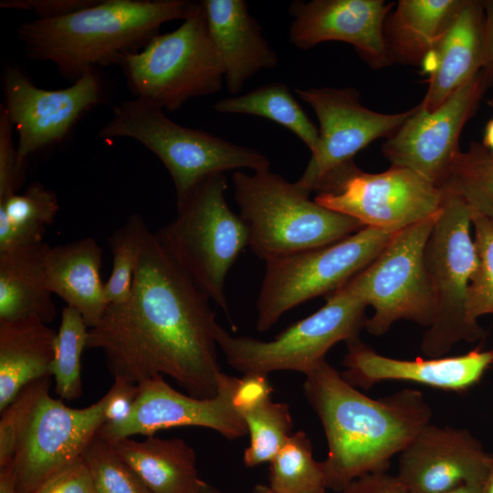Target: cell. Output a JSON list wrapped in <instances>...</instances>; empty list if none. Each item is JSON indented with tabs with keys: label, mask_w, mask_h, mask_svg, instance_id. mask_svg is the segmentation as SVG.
<instances>
[{
	"label": "cell",
	"mask_w": 493,
	"mask_h": 493,
	"mask_svg": "<svg viewBox=\"0 0 493 493\" xmlns=\"http://www.w3.org/2000/svg\"><path fill=\"white\" fill-rule=\"evenodd\" d=\"M210 300L142 219L130 296L107 307L87 348L103 352L113 378L140 383L167 375L188 394L211 398L224 372Z\"/></svg>",
	"instance_id": "1"
},
{
	"label": "cell",
	"mask_w": 493,
	"mask_h": 493,
	"mask_svg": "<svg viewBox=\"0 0 493 493\" xmlns=\"http://www.w3.org/2000/svg\"><path fill=\"white\" fill-rule=\"evenodd\" d=\"M305 375V397L320 418L328 443L322 462L327 488L331 490L341 492L358 477L386 472L392 457L430 423L431 408L418 390L370 398L326 360Z\"/></svg>",
	"instance_id": "2"
},
{
	"label": "cell",
	"mask_w": 493,
	"mask_h": 493,
	"mask_svg": "<svg viewBox=\"0 0 493 493\" xmlns=\"http://www.w3.org/2000/svg\"><path fill=\"white\" fill-rule=\"evenodd\" d=\"M197 2L105 0L54 18L21 24L18 38L32 59L53 64L75 82L97 66L117 64L139 51L163 23L187 18Z\"/></svg>",
	"instance_id": "3"
},
{
	"label": "cell",
	"mask_w": 493,
	"mask_h": 493,
	"mask_svg": "<svg viewBox=\"0 0 493 493\" xmlns=\"http://www.w3.org/2000/svg\"><path fill=\"white\" fill-rule=\"evenodd\" d=\"M234 198L252 251L266 262L335 243L364 226L325 208L296 182L269 169L232 174Z\"/></svg>",
	"instance_id": "4"
},
{
	"label": "cell",
	"mask_w": 493,
	"mask_h": 493,
	"mask_svg": "<svg viewBox=\"0 0 493 493\" xmlns=\"http://www.w3.org/2000/svg\"><path fill=\"white\" fill-rule=\"evenodd\" d=\"M226 189L224 173L202 179L176 201V217L155 234L173 260L231 320L226 278L240 252L249 246V232L229 207Z\"/></svg>",
	"instance_id": "5"
},
{
	"label": "cell",
	"mask_w": 493,
	"mask_h": 493,
	"mask_svg": "<svg viewBox=\"0 0 493 493\" xmlns=\"http://www.w3.org/2000/svg\"><path fill=\"white\" fill-rule=\"evenodd\" d=\"M99 136L131 138L153 152L172 177L176 201L211 174L270 168L268 158L259 151L177 124L163 109L138 98L116 105Z\"/></svg>",
	"instance_id": "6"
},
{
	"label": "cell",
	"mask_w": 493,
	"mask_h": 493,
	"mask_svg": "<svg viewBox=\"0 0 493 493\" xmlns=\"http://www.w3.org/2000/svg\"><path fill=\"white\" fill-rule=\"evenodd\" d=\"M117 64L135 98L169 111L192 98L218 92L225 81L201 1L178 28L156 35L141 51L123 54Z\"/></svg>",
	"instance_id": "7"
},
{
	"label": "cell",
	"mask_w": 493,
	"mask_h": 493,
	"mask_svg": "<svg viewBox=\"0 0 493 493\" xmlns=\"http://www.w3.org/2000/svg\"><path fill=\"white\" fill-rule=\"evenodd\" d=\"M443 191L442 209L425 250L435 309L421 351L430 358L444 356L461 341L473 342L485 336L467 316L468 289L477 264L471 210L460 197Z\"/></svg>",
	"instance_id": "8"
},
{
	"label": "cell",
	"mask_w": 493,
	"mask_h": 493,
	"mask_svg": "<svg viewBox=\"0 0 493 493\" xmlns=\"http://www.w3.org/2000/svg\"><path fill=\"white\" fill-rule=\"evenodd\" d=\"M367 305L348 283L327 296L313 314L290 325L272 341L232 336L219 325L218 349L227 363L244 375L294 371L307 374L325 360L336 343L359 337Z\"/></svg>",
	"instance_id": "9"
},
{
	"label": "cell",
	"mask_w": 493,
	"mask_h": 493,
	"mask_svg": "<svg viewBox=\"0 0 493 493\" xmlns=\"http://www.w3.org/2000/svg\"><path fill=\"white\" fill-rule=\"evenodd\" d=\"M401 229L366 226L330 245L267 261L257 330L266 331L292 308L346 285Z\"/></svg>",
	"instance_id": "10"
},
{
	"label": "cell",
	"mask_w": 493,
	"mask_h": 493,
	"mask_svg": "<svg viewBox=\"0 0 493 493\" xmlns=\"http://www.w3.org/2000/svg\"><path fill=\"white\" fill-rule=\"evenodd\" d=\"M439 213L399 230L348 282L367 307L373 309L364 325L370 334L381 336L402 320L426 328L432 323L435 302L425 250Z\"/></svg>",
	"instance_id": "11"
},
{
	"label": "cell",
	"mask_w": 493,
	"mask_h": 493,
	"mask_svg": "<svg viewBox=\"0 0 493 493\" xmlns=\"http://www.w3.org/2000/svg\"><path fill=\"white\" fill-rule=\"evenodd\" d=\"M314 200L364 227L404 228L437 215L444 191L410 169L391 166L371 173L354 162L327 176Z\"/></svg>",
	"instance_id": "12"
},
{
	"label": "cell",
	"mask_w": 493,
	"mask_h": 493,
	"mask_svg": "<svg viewBox=\"0 0 493 493\" xmlns=\"http://www.w3.org/2000/svg\"><path fill=\"white\" fill-rule=\"evenodd\" d=\"M319 121V144L296 184L311 193L330 174L353 162L369 143L391 136L411 115L413 108L386 114L364 107L351 88L296 89Z\"/></svg>",
	"instance_id": "13"
},
{
	"label": "cell",
	"mask_w": 493,
	"mask_h": 493,
	"mask_svg": "<svg viewBox=\"0 0 493 493\" xmlns=\"http://www.w3.org/2000/svg\"><path fill=\"white\" fill-rule=\"evenodd\" d=\"M488 87L481 70L435 110L427 111L420 104L414 107L383 145L391 166L410 169L442 188L460 151L462 129Z\"/></svg>",
	"instance_id": "14"
},
{
	"label": "cell",
	"mask_w": 493,
	"mask_h": 493,
	"mask_svg": "<svg viewBox=\"0 0 493 493\" xmlns=\"http://www.w3.org/2000/svg\"><path fill=\"white\" fill-rule=\"evenodd\" d=\"M107 393L84 408H72L49 393L40 401L13 462L17 493H30L80 460L105 423Z\"/></svg>",
	"instance_id": "15"
},
{
	"label": "cell",
	"mask_w": 493,
	"mask_h": 493,
	"mask_svg": "<svg viewBox=\"0 0 493 493\" xmlns=\"http://www.w3.org/2000/svg\"><path fill=\"white\" fill-rule=\"evenodd\" d=\"M4 107L16 129V152L26 163L34 152L63 140L77 121L104 99L103 84L95 69L66 89L36 87L16 68L3 77Z\"/></svg>",
	"instance_id": "16"
},
{
	"label": "cell",
	"mask_w": 493,
	"mask_h": 493,
	"mask_svg": "<svg viewBox=\"0 0 493 493\" xmlns=\"http://www.w3.org/2000/svg\"><path fill=\"white\" fill-rule=\"evenodd\" d=\"M239 378L223 374L217 393L211 398L184 394L163 376L142 382L130 417L120 425L104 423L98 435L112 442L134 435H153L158 431L178 426L212 429L233 440L247 434L246 424L233 404Z\"/></svg>",
	"instance_id": "17"
},
{
	"label": "cell",
	"mask_w": 493,
	"mask_h": 493,
	"mask_svg": "<svg viewBox=\"0 0 493 493\" xmlns=\"http://www.w3.org/2000/svg\"><path fill=\"white\" fill-rule=\"evenodd\" d=\"M492 463L493 456L468 431L429 423L400 453L396 477L408 493H442L485 485Z\"/></svg>",
	"instance_id": "18"
},
{
	"label": "cell",
	"mask_w": 493,
	"mask_h": 493,
	"mask_svg": "<svg viewBox=\"0 0 493 493\" xmlns=\"http://www.w3.org/2000/svg\"><path fill=\"white\" fill-rule=\"evenodd\" d=\"M392 5L383 0L293 1L289 42L303 50L326 41L345 42L371 67L383 68L392 62L384 34Z\"/></svg>",
	"instance_id": "19"
},
{
	"label": "cell",
	"mask_w": 493,
	"mask_h": 493,
	"mask_svg": "<svg viewBox=\"0 0 493 493\" xmlns=\"http://www.w3.org/2000/svg\"><path fill=\"white\" fill-rule=\"evenodd\" d=\"M347 343L342 377L365 390L383 381H405L429 387L463 392L476 384L493 365V350L479 348L458 356L402 360L382 355L360 337Z\"/></svg>",
	"instance_id": "20"
},
{
	"label": "cell",
	"mask_w": 493,
	"mask_h": 493,
	"mask_svg": "<svg viewBox=\"0 0 493 493\" xmlns=\"http://www.w3.org/2000/svg\"><path fill=\"white\" fill-rule=\"evenodd\" d=\"M201 3L230 93L237 94L256 73L278 65V55L249 14L246 1L203 0Z\"/></svg>",
	"instance_id": "21"
},
{
	"label": "cell",
	"mask_w": 493,
	"mask_h": 493,
	"mask_svg": "<svg viewBox=\"0 0 493 493\" xmlns=\"http://www.w3.org/2000/svg\"><path fill=\"white\" fill-rule=\"evenodd\" d=\"M484 26L482 2L464 0L435 49L425 58H431V65L428 89L420 103L424 110L432 111L440 107L482 70Z\"/></svg>",
	"instance_id": "22"
},
{
	"label": "cell",
	"mask_w": 493,
	"mask_h": 493,
	"mask_svg": "<svg viewBox=\"0 0 493 493\" xmlns=\"http://www.w3.org/2000/svg\"><path fill=\"white\" fill-rule=\"evenodd\" d=\"M102 249L92 237L50 246L46 260L47 287L76 309L89 328L95 327L109 306L100 278Z\"/></svg>",
	"instance_id": "23"
},
{
	"label": "cell",
	"mask_w": 493,
	"mask_h": 493,
	"mask_svg": "<svg viewBox=\"0 0 493 493\" xmlns=\"http://www.w3.org/2000/svg\"><path fill=\"white\" fill-rule=\"evenodd\" d=\"M56 336L37 316L0 321V412L26 384L51 376Z\"/></svg>",
	"instance_id": "24"
},
{
	"label": "cell",
	"mask_w": 493,
	"mask_h": 493,
	"mask_svg": "<svg viewBox=\"0 0 493 493\" xmlns=\"http://www.w3.org/2000/svg\"><path fill=\"white\" fill-rule=\"evenodd\" d=\"M116 454L152 493H201L194 450L181 438L149 435L110 442Z\"/></svg>",
	"instance_id": "25"
},
{
	"label": "cell",
	"mask_w": 493,
	"mask_h": 493,
	"mask_svg": "<svg viewBox=\"0 0 493 493\" xmlns=\"http://www.w3.org/2000/svg\"><path fill=\"white\" fill-rule=\"evenodd\" d=\"M49 247L42 241L0 252V321L37 316L49 323L55 319L46 276Z\"/></svg>",
	"instance_id": "26"
},
{
	"label": "cell",
	"mask_w": 493,
	"mask_h": 493,
	"mask_svg": "<svg viewBox=\"0 0 493 493\" xmlns=\"http://www.w3.org/2000/svg\"><path fill=\"white\" fill-rule=\"evenodd\" d=\"M464 0H401L385 39L392 61L421 64L435 49Z\"/></svg>",
	"instance_id": "27"
},
{
	"label": "cell",
	"mask_w": 493,
	"mask_h": 493,
	"mask_svg": "<svg viewBox=\"0 0 493 493\" xmlns=\"http://www.w3.org/2000/svg\"><path fill=\"white\" fill-rule=\"evenodd\" d=\"M213 109L219 113L266 118L292 131L307 145L311 154L317 150L319 129L283 82H272L243 95L222 99L213 105Z\"/></svg>",
	"instance_id": "28"
},
{
	"label": "cell",
	"mask_w": 493,
	"mask_h": 493,
	"mask_svg": "<svg viewBox=\"0 0 493 493\" xmlns=\"http://www.w3.org/2000/svg\"><path fill=\"white\" fill-rule=\"evenodd\" d=\"M58 211L57 194L38 182L0 201V252L42 242Z\"/></svg>",
	"instance_id": "29"
},
{
	"label": "cell",
	"mask_w": 493,
	"mask_h": 493,
	"mask_svg": "<svg viewBox=\"0 0 493 493\" xmlns=\"http://www.w3.org/2000/svg\"><path fill=\"white\" fill-rule=\"evenodd\" d=\"M269 463L268 487L276 493H325L323 462L315 460L305 432L292 434Z\"/></svg>",
	"instance_id": "30"
},
{
	"label": "cell",
	"mask_w": 493,
	"mask_h": 493,
	"mask_svg": "<svg viewBox=\"0 0 493 493\" xmlns=\"http://www.w3.org/2000/svg\"><path fill=\"white\" fill-rule=\"evenodd\" d=\"M442 189L493 220V152L478 142L459 151Z\"/></svg>",
	"instance_id": "31"
},
{
	"label": "cell",
	"mask_w": 493,
	"mask_h": 493,
	"mask_svg": "<svg viewBox=\"0 0 493 493\" xmlns=\"http://www.w3.org/2000/svg\"><path fill=\"white\" fill-rule=\"evenodd\" d=\"M88 328L76 309L69 306L63 309L50 370L56 393L61 400L72 401L82 393L80 358L87 348Z\"/></svg>",
	"instance_id": "32"
},
{
	"label": "cell",
	"mask_w": 493,
	"mask_h": 493,
	"mask_svg": "<svg viewBox=\"0 0 493 493\" xmlns=\"http://www.w3.org/2000/svg\"><path fill=\"white\" fill-rule=\"evenodd\" d=\"M240 415L249 435V445L243 456L245 465L254 467L270 462L292 435L293 421L288 404L269 398Z\"/></svg>",
	"instance_id": "33"
},
{
	"label": "cell",
	"mask_w": 493,
	"mask_h": 493,
	"mask_svg": "<svg viewBox=\"0 0 493 493\" xmlns=\"http://www.w3.org/2000/svg\"><path fill=\"white\" fill-rule=\"evenodd\" d=\"M82 459L96 493H152L116 454L110 443L98 434L89 443Z\"/></svg>",
	"instance_id": "34"
},
{
	"label": "cell",
	"mask_w": 493,
	"mask_h": 493,
	"mask_svg": "<svg viewBox=\"0 0 493 493\" xmlns=\"http://www.w3.org/2000/svg\"><path fill=\"white\" fill-rule=\"evenodd\" d=\"M477 264L467 295V316L475 324L486 314H493V220L471 211Z\"/></svg>",
	"instance_id": "35"
},
{
	"label": "cell",
	"mask_w": 493,
	"mask_h": 493,
	"mask_svg": "<svg viewBox=\"0 0 493 493\" xmlns=\"http://www.w3.org/2000/svg\"><path fill=\"white\" fill-rule=\"evenodd\" d=\"M142 219V216L137 214L131 215L109 239L112 267L104 288L109 305L122 303L130 296L138 263L140 226Z\"/></svg>",
	"instance_id": "36"
},
{
	"label": "cell",
	"mask_w": 493,
	"mask_h": 493,
	"mask_svg": "<svg viewBox=\"0 0 493 493\" xmlns=\"http://www.w3.org/2000/svg\"><path fill=\"white\" fill-rule=\"evenodd\" d=\"M50 377L40 378L26 384L1 412L0 467L14 459L40 401L49 393Z\"/></svg>",
	"instance_id": "37"
},
{
	"label": "cell",
	"mask_w": 493,
	"mask_h": 493,
	"mask_svg": "<svg viewBox=\"0 0 493 493\" xmlns=\"http://www.w3.org/2000/svg\"><path fill=\"white\" fill-rule=\"evenodd\" d=\"M12 123L4 105L0 107V201L17 194L25 180L26 163L19 161L13 142Z\"/></svg>",
	"instance_id": "38"
},
{
	"label": "cell",
	"mask_w": 493,
	"mask_h": 493,
	"mask_svg": "<svg viewBox=\"0 0 493 493\" xmlns=\"http://www.w3.org/2000/svg\"><path fill=\"white\" fill-rule=\"evenodd\" d=\"M30 493H96L89 472L81 458L58 472Z\"/></svg>",
	"instance_id": "39"
},
{
	"label": "cell",
	"mask_w": 493,
	"mask_h": 493,
	"mask_svg": "<svg viewBox=\"0 0 493 493\" xmlns=\"http://www.w3.org/2000/svg\"><path fill=\"white\" fill-rule=\"evenodd\" d=\"M139 384L122 378H114L107 392L105 423L120 425L131 415L139 394Z\"/></svg>",
	"instance_id": "40"
},
{
	"label": "cell",
	"mask_w": 493,
	"mask_h": 493,
	"mask_svg": "<svg viewBox=\"0 0 493 493\" xmlns=\"http://www.w3.org/2000/svg\"><path fill=\"white\" fill-rule=\"evenodd\" d=\"M95 1L90 0H5L0 6L9 9L32 11L38 18H54L85 8Z\"/></svg>",
	"instance_id": "41"
},
{
	"label": "cell",
	"mask_w": 493,
	"mask_h": 493,
	"mask_svg": "<svg viewBox=\"0 0 493 493\" xmlns=\"http://www.w3.org/2000/svg\"><path fill=\"white\" fill-rule=\"evenodd\" d=\"M271 386L267 375L248 374L239 379L233 396V404L241 414L251 410L270 398Z\"/></svg>",
	"instance_id": "42"
},
{
	"label": "cell",
	"mask_w": 493,
	"mask_h": 493,
	"mask_svg": "<svg viewBox=\"0 0 493 493\" xmlns=\"http://www.w3.org/2000/svg\"><path fill=\"white\" fill-rule=\"evenodd\" d=\"M341 493H408V491L396 476L378 472L354 479Z\"/></svg>",
	"instance_id": "43"
},
{
	"label": "cell",
	"mask_w": 493,
	"mask_h": 493,
	"mask_svg": "<svg viewBox=\"0 0 493 493\" xmlns=\"http://www.w3.org/2000/svg\"><path fill=\"white\" fill-rule=\"evenodd\" d=\"M481 2L485 15L482 72L489 86L493 84V0H483Z\"/></svg>",
	"instance_id": "44"
},
{
	"label": "cell",
	"mask_w": 493,
	"mask_h": 493,
	"mask_svg": "<svg viewBox=\"0 0 493 493\" xmlns=\"http://www.w3.org/2000/svg\"><path fill=\"white\" fill-rule=\"evenodd\" d=\"M0 493H17L13 460L5 466L0 467Z\"/></svg>",
	"instance_id": "45"
},
{
	"label": "cell",
	"mask_w": 493,
	"mask_h": 493,
	"mask_svg": "<svg viewBox=\"0 0 493 493\" xmlns=\"http://www.w3.org/2000/svg\"><path fill=\"white\" fill-rule=\"evenodd\" d=\"M442 493H484V485L463 484Z\"/></svg>",
	"instance_id": "46"
},
{
	"label": "cell",
	"mask_w": 493,
	"mask_h": 493,
	"mask_svg": "<svg viewBox=\"0 0 493 493\" xmlns=\"http://www.w3.org/2000/svg\"><path fill=\"white\" fill-rule=\"evenodd\" d=\"M482 144L485 148L493 152V119L490 120L486 126Z\"/></svg>",
	"instance_id": "47"
},
{
	"label": "cell",
	"mask_w": 493,
	"mask_h": 493,
	"mask_svg": "<svg viewBox=\"0 0 493 493\" xmlns=\"http://www.w3.org/2000/svg\"><path fill=\"white\" fill-rule=\"evenodd\" d=\"M484 493H493V463L489 476L484 485Z\"/></svg>",
	"instance_id": "48"
},
{
	"label": "cell",
	"mask_w": 493,
	"mask_h": 493,
	"mask_svg": "<svg viewBox=\"0 0 493 493\" xmlns=\"http://www.w3.org/2000/svg\"><path fill=\"white\" fill-rule=\"evenodd\" d=\"M251 493H276L269 487L257 485L254 488Z\"/></svg>",
	"instance_id": "49"
},
{
	"label": "cell",
	"mask_w": 493,
	"mask_h": 493,
	"mask_svg": "<svg viewBox=\"0 0 493 493\" xmlns=\"http://www.w3.org/2000/svg\"><path fill=\"white\" fill-rule=\"evenodd\" d=\"M201 493H223L219 489L205 483L201 490Z\"/></svg>",
	"instance_id": "50"
}]
</instances>
